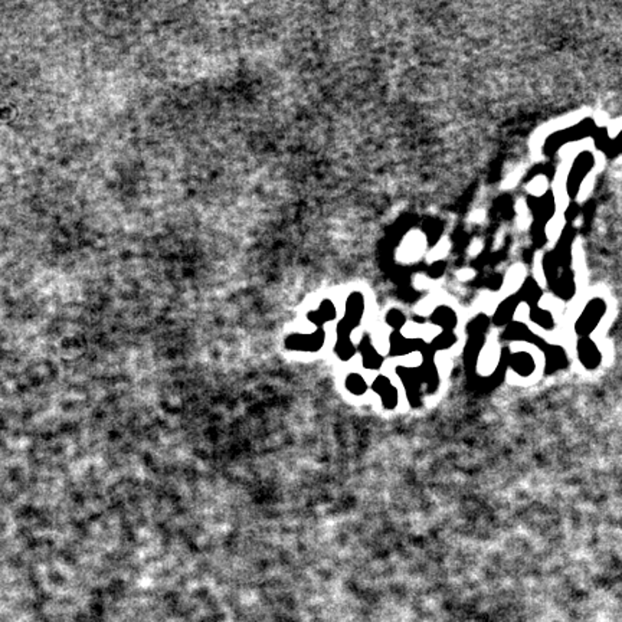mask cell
I'll return each instance as SVG.
<instances>
[{"label":"cell","instance_id":"obj_1","mask_svg":"<svg viewBox=\"0 0 622 622\" xmlns=\"http://www.w3.org/2000/svg\"><path fill=\"white\" fill-rule=\"evenodd\" d=\"M598 130L597 121L592 117H585L573 126L566 129H560L548 135L542 146V151L544 157L552 159L556 156L557 151L564 146H568L575 142H581L584 139L592 137L594 133Z\"/></svg>","mask_w":622,"mask_h":622},{"label":"cell","instance_id":"obj_2","mask_svg":"<svg viewBox=\"0 0 622 622\" xmlns=\"http://www.w3.org/2000/svg\"><path fill=\"white\" fill-rule=\"evenodd\" d=\"M363 311H365V301H363V297L360 294H355L348 300L347 318H344L343 324L339 329L336 353L342 360H351L357 353V348L351 340V333L356 326H359Z\"/></svg>","mask_w":622,"mask_h":622},{"label":"cell","instance_id":"obj_3","mask_svg":"<svg viewBox=\"0 0 622 622\" xmlns=\"http://www.w3.org/2000/svg\"><path fill=\"white\" fill-rule=\"evenodd\" d=\"M608 314V302L603 297H592L586 301L581 314L573 323L575 335L581 337H592L594 331L601 326L605 315Z\"/></svg>","mask_w":622,"mask_h":622},{"label":"cell","instance_id":"obj_4","mask_svg":"<svg viewBox=\"0 0 622 622\" xmlns=\"http://www.w3.org/2000/svg\"><path fill=\"white\" fill-rule=\"evenodd\" d=\"M595 166H597V159L592 151L582 150L575 156L570 168H569L568 176H566V181H565L566 195L570 199V202L576 201V198H578V195L584 185V180L589 176L590 172L595 169Z\"/></svg>","mask_w":622,"mask_h":622},{"label":"cell","instance_id":"obj_5","mask_svg":"<svg viewBox=\"0 0 622 622\" xmlns=\"http://www.w3.org/2000/svg\"><path fill=\"white\" fill-rule=\"evenodd\" d=\"M576 359L586 372H597L603 365V353L592 337H581L576 342Z\"/></svg>","mask_w":622,"mask_h":622},{"label":"cell","instance_id":"obj_6","mask_svg":"<svg viewBox=\"0 0 622 622\" xmlns=\"http://www.w3.org/2000/svg\"><path fill=\"white\" fill-rule=\"evenodd\" d=\"M500 340L530 343V344L539 347L540 351L544 347V344L548 343V340L536 335L532 329L520 320H513L509 326H506L502 331V335H500Z\"/></svg>","mask_w":622,"mask_h":622},{"label":"cell","instance_id":"obj_7","mask_svg":"<svg viewBox=\"0 0 622 622\" xmlns=\"http://www.w3.org/2000/svg\"><path fill=\"white\" fill-rule=\"evenodd\" d=\"M544 355V366L543 372L546 376L556 375L562 370H566L570 365V359L566 352V348L556 343H546L542 348Z\"/></svg>","mask_w":622,"mask_h":622},{"label":"cell","instance_id":"obj_8","mask_svg":"<svg viewBox=\"0 0 622 622\" xmlns=\"http://www.w3.org/2000/svg\"><path fill=\"white\" fill-rule=\"evenodd\" d=\"M529 206L530 210H532L533 222L548 226V223L556 214V199L553 192L548 190L540 196H530Z\"/></svg>","mask_w":622,"mask_h":622},{"label":"cell","instance_id":"obj_9","mask_svg":"<svg viewBox=\"0 0 622 622\" xmlns=\"http://www.w3.org/2000/svg\"><path fill=\"white\" fill-rule=\"evenodd\" d=\"M370 389L381 398L382 406L386 411H393L399 405V389L386 375H379L370 384Z\"/></svg>","mask_w":622,"mask_h":622},{"label":"cell","instance_id":"obj_10","mask_svg":"<svg viewBox=\"0 0 622 622\" xmlns=\"http://www.w3.org/2000/svg\"><path fill=\"white\" fill-rule=\"evenodd\" d=\"M576 239V231L575 227L568 223L564 226L562 232L559 234L557 242L555 244V248L552 249L556 260L559 263V265L562 268H570L572 267V261H573V255H572V248H573V242Z\"/></svg>","mask_w":622,"mask_h":622},{"label":"cell","instance_id":"obj_11","mask_svg":"<svg viewBox=\"0 0 622 622\" xmlns=\"http://www.w3.org/2000/svg\"><path fill=\"white\" fill-rule=\"evenodd\" d=\"M549 290L557 297L560 301L570 302L576 293H578V284H576V274L573 268H562L560 274L553 282Z\"/></svg>","mask_w":622,"mask_h":622},{"label":"cell","instance_id":"obj_12","mask_svg":"<svg viewBox=\"0 0 622 622\" xmlns=\"http://www.w3.org/2000/svg\"><path fill=\"white\" fill-rule=\"evenodd\" d=\"M507 366L514 375L522 379H529L537 372V360L527 351H518L509 355Z\"/></svg>","mask_w":622,"mask_h":622},{"label":"cell","instance_id":"obj_13","mask_svg":"<svg viewBox=\"0 0 622 622\" xmlns=\"http://www.w3.org/2000/svg\"><path fill=\"white\" fill-rule=\"evenodd\" d=\"M520 304H522V302H520L519 297L515 296V293L507 296L506 298H503L502 301L498 302L494 313H493V315L490 317L491 318V326L503 330L506 326H509L514 320L515 311H518Z\"/></svg>","mask_w":622,"mask_h":622},{"label":"cell","instance_id":"obj_14","mask_svg":"<svg viewBox=\"0 0 622 622\" xmlns=\"http://www.w3.org/2000/svg\"><path fill=\"white\" fill-rule=\"evenodd\" d=\"M515 296H518L520 302H524L529 309H533L539 306V302L543 297V288L533 276H529L522 282Z\"/></svg>","mask_w":622,"mask_h":622},{"label":"cell","instance_id":"obj_15","mask_svg":"<svg viewBox=\"0 0 622 622\" xmlns=\"http://www.w3.org/2000/svg\"><path fill=\"white\" fill-rule=\"evenodd\" d=\"M430 322L434 326L441 327L443 331H454L458 326V314L452 307L441 304L434 309L430 315Z\"/></svg>","mask_w":622,"mask_h":622},{"label":"cell","instance_id":"obj_16","mask_svg":"<svg viewBox=\"0 0 622 622\" xmlns=\"http://www.w3.org/2000/svg\"><path fill=\"white\" fill-rule=\"evenodd\" d=\"M360 353H362V363L365 369L368 370H379L384 366L385 357L376 351L372 340L369 336H363L360 340Z\"/></svg>","mask_w":622,"mask_h":622},{"label":"cell","instance_id":"obj_17","mask_svg":"<svg viewBox=\"0 0 622 622\" xmlns=\"http://www.w3.org/2000/svg\"><path fill=\"white\" fill-rule=\"evenodd\" d=\"M529 318H530V322H532L535 326H537L539 329H542L543 331L551 333V331L556 330V327H557L555 314L551 310L543 309L540 306L529 309Z\"/></svg>","mask_w":622,"mask_h":622},{"label":"cell","instance_id":"obj_18","mask_svg":"<svg viewBox=\"0 0 622 622\" xmlns=\"http://www.w3.org/2000/svg\"><path fill=\"white\" fill-rule=\"evenodd\" d=\"M324 342V335H314V336H293L287 340V347H290L291 351H301V352H315L322 347Z\"/></svg>","mask_w":622,"mask_h":622},{"label":"cell","instance_id":"obj_19","mask_svg":"<svg viewBox=\"0 0 622 622\" xmlns=\"http://www.w3.org/2000/svg\"><path fill=\"white\" fill-rule=\"evenodd\" d=\"M560 269H562V267L559 265L553 251H546L542 256V274L548 288L553 285L560 274Z\"/></svg>","mask_w":622,"mask_h":622},{"label":"cell","instance_id":"obj_20","mask_svg":"<svg viewBox=\"0 0 622 622\" xmlns=\"http://www.w3.org/2000/svg\"><path fill=\"white\" fill-rule=\"evenodd\" d=\"M344 386H346V389L352 393V395H355V397H363V395H366L368 393V390L370 389V385H369V382L366 381L365 377H363L360 373H356V372H352V373H348L347 376H346V379H344Z\"/></svg>","mask_w":622,"mask_h":622},{"label":"cell","instance_id":"obj_21","mask_svg":"<svg viewBox=\"0 0 622 622\" xmlns=\"http://www.w3.org/2000/svg\"><path fill=\"white\" fill-rule=\"evenodd\" d=\"M491 326V318L487 314H477L474 318L468 322L467 324V333L469 336H484L487 330Z\"/></svg>","mask_w":622,"mask_h":622},{"label":"cell","instance_id":"obj_22","mask_svg":"<svg viewBox=\"0 0 622 622\" xmlns=\"http://www.w3.org/2000/svg\"><path fill=\"white\" fill-rule=\"evenodd\" d=\"M458 342V337L455 336L454 331H443L441 335H438L432 342H431V348L434 352L436 351H448L455 343Z\"/></svg>","mask_w":622,"mask_h":622},{"label":"cell","instance_id":"obj_23","mask_svg":"<svg viewBox=\"0 0 622 622\" xmlns=\"http://www.w3.org/2000/svg\"><path fill=\"white\" fill-rule=\"evenodd\" d=\"M546 227L548 226L540 225L537 222H533L532 227H530V235H532L533 245L536 248H544L546 244H548L549 235H548V231H546Z\"/></svg>","mask_w":622,"mask_h":622},{"label":"cell","instance_id":"obj_24","mask_svg":"<svg viewBox=\"0 0 622 622\" xmlns=\"http://www.w3.org/2000/svg\"><path fill=\"white\" fill-rule=\"evenodd\" d=\"M386 323L395 331H401V329L406 324V315L398 309L389 310L386 315Z\"/></svg>","mask_w":622,"mask_h":622},{"label":"cell","instance_id":"obj_25","mask_svg":"<svg viewBox=\"0 0 622 622\" xmlns=\"http://www.w3.org/2000/svg\"><path fill=\"white\" fill-rule=\"evenodd\" d=\"M592 137H594L597 150H599V151H602V153H605L606 148H608V146H610V143H611V137H610L608 130L598 127V130L594 133Z\"/></svg>","mask_w":622,"mask_h":622},{"label":"cell","instance_id":"obj_26","mask_svg":"<svg viewBox=\"0 0 622 622\" xmlns=\"http://www.w3.org/2000/svg\"><path fill=\"white\" fill-rule=\"evenodd\" d=\"M605 156L611 160L622 156V130L615 135L614 139H611V143L605 151Z\"/></svg>","mask_w":622,"mask_h":622},{"label":"cell","instance_id":"obj_27","mask_svg":"<svg viewBox=\"0 0 622 622\" xmlns=\"http://www.w3.org/2000/svg\"><path fill=\"white\" fill-rule=\"evenodd\" d=\"M427 230H428V231H425V232H427V235H428V238H430V241H431V244H434V241H436L439 236H441V234H443V232H436V230H438V231H441L443 227L439 226V223L435 222V221H430V222H428Z\"/></svg>","mask_w":622,"mask_h":622},{"label":"cell","instance_id":"obj_28","mask_svg":"<svg viewBox=\"0 0 622 622\" xmlns=\"http://www.w3.org/2000/svg\"><path fill=\"white\" fill-rule=\"evenodd\" d=\"M579 214H581V206L576 203V201H573V202H570L568 205V208L565 210V218H566L568 222H572V221L576 219V216H578Z\"/></svg>","mask_w":622,"mask_h":622}]
</instances>
